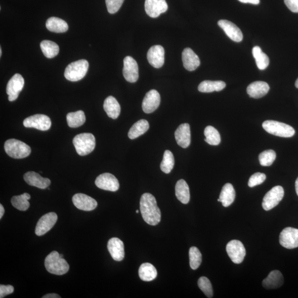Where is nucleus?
Here are the masks:
<instances>
[{
	"mask_svg": "<svg viewBox=\"0 0 298 298\" xmlns=\"http://www.w3.org/2000/svg\"><path fill=\"white\" fill-rule=\"evenodd\" d=\"M140 210L142 217L146 223L157 225L162 217L161 211L155 197L149 193L143 194L140 201Z\"/></svg>",
	"mask_w": 298,
	"mask_h": 298,
	"instance_id": "1",
	"label": "nucleus"
},
{
	"mask_svg": "<svg viewBox=\"0 0 298 298\" xmlns=\"http://www.w3.org/2000/svg\"><path fill=\"white\" fill-rule=\"evenodd\" d=\"M45 267L47 271L55 275H63L69 270V265L66 260L60 257L56 251L51 252L45 259Z\"/></svg>",
	"mask_w": 298,
	"mask_h": 298,
	"instance_id": "2",
	"label": "nucleus"
},
{
	"mask_svg": "<svg viewBox=\"0 0 298 298\" xmlns=\"http://www.w3.org/2000/svg\"><path fill=\"white\" fill-rule=\"evenodd\" d=\"M73 142L76 151L80 156L90 154L96 146V139L94 135L86 132L76 135Z\"/></svg>",
	"mask_w": 298,
	"mask_h": 298,
	"instance_id": "3",
	"label": "nucleus"
},
{
	"mask_svg": "<svg viewBox=\"0 0 298 298\" xmlns=\"http://www.w3.org/2000/svg\"><path fill=\"white\" fill-rule=\"evenodd\" d=\"M4 148L9 157L13 159L25 158L31 153L29 145L15 139L7 140L4 143Z\"/></svg>",
	"mask_w": 298,
	"mask_h": 298,
	"instance_id": "4",
	"label": "nucleus"
},
{
	"mask_svg": "<svg viewBox=\"0 0 298 298\" xmlns=\"http://www.w3.org/2000/svg\"><path fill=\"white\" fill-rule=\"evenodd\" d=\"M88 66V62L86 60L74 61L69 64L65 69V78L70 82H78L86 75Z\"/></svg>",
	"mask_w": 298,
	"mask_h": 298,
	"instance_id": "5",
	"label": "nucleus"
},
{
	"mask_svg": "<svg viewBox=\"0 0 298 298\" xmlns=\"http://www.w3.org/2000/svg\"><path fill=\"white\" fill-rule=\"evenodd\" d=\"M262 127L269 134L283 138H291L296 132L292 127L275 121H264Z\"/></svg>",
	"mask_w": 298,
	"mask_h": 298,
	"instance_id": "6",
	"label": "nucleus"
},
{
	"mask_svg": "<svg viewBox=\"0 0 298 298\" xmlns=\"http://www.w3.org/2000/svg\"><path fill=\"white\" fill-rule=\"evenodd\" d=\"M285 191L282 186L274 187L268 192L263 199L262 207L266 211H270L276 207L282 200Z\"/></svg>",
	"mask_w": 298,
	"mask_h": 298,
	"instance_id": "7",
	"label": "nucleus"
},
{
	"mask_svg": "<svg viewBox=\"0 0 298 298\" xmlns=\"http://www.w3.org/2000/svg\"><path fill=\"white\" fill-rule=\"evenodd\" d=\"M226 252L231 261L235 264L243 262L246 256V250L240 241L231 240L226 245Z\"/></svg>",
	"mask_w": 298,
	"mask_h": 298,
	"instance_id": "8",
	"label": "nucleus"
},
{
	"mask_svg": "<svg viewBox=\"0 0 298 298\" xmlns=\"http://www.w3.org/2000/svg\"><path fill=\"white\" fill-rule=\"evenodd\" d=\"M23 125L26 128H33L42 131L50 128L51 122L50 118L44 115H35L26 118Z\"/></svg>",
	"mask_w": 298,
	"mask_h": 298,
	"instance_id": "9",
	"label": "nucleus"
},
{
	"mask_svg": "<svg viewBox=\"0 0 298 298\" xmlns=\"http://www.w3.org/2000/svg\"><path fill=\"white\" fill-rule=\"evenodd\" d=\"M25 85V80L22 76L16 74L9 80L6 87V92L8 95V100L12 102L18 98Z\"/></svg>",
	"mask_w": 298,
	"mask_h": 298,
	"instance_id": "10",
	"label": "nucleus"
},
{
	"mask_svg": "<svg viewBox=\"0 0 298 298\" xmlns=\"http://www.w3.org/2000/svg\"><path fill=\"white\" fill-rule=\"evenodd\" d=\"M58 220V215L54 212H50L43 215L38 221L35 233L37 236H42L53 228Z\"/></svg>",
	"mask_w": 298,
	"mask_h": 298,
	"instance_id": "11",
	"label": "nucleus"
},
{
	"mask_svg": "<svg viewBox=\"0 0 298 298\" xmlns=\"http://www.w3.org/2000/svg\"><path fill=\"white\" fill-rule=\"evenodd\" d=\"M96 186L101 190L116 192L120 188V183L117 178L111 173H104L96 178Z\"/></svg>",
	"mask_w": 298,
	"mask_h": 298,
	"instance_id": "12",
	"label": "nucleus"
},
{
	"mask_svg": "<svg viewBox=\"0 0 298 298\" xmlns=\"http://www.w3.org/2000/svg\"><path fill=\"white\" fill-rule=\"evenodd\" d=\"M280 243L283 247L293 249L298 247V229L288 227L280 235Z\"/></svg>",
	"mask_w": 298,
	"mask_h": 298,
	"instance_id": "13",
	"label": "nucleus"
},
{
	"mask_svg": "<svg viewBox=\"0 0 298 298\" xmlns=\"http://www.w3.org/2000/svg\"><path fill=\"white\" fill-rule=\"evenodd\" d=\"M123 74L128 82L134 83L139 79V68L136 61L130 56H126L124 61Z\"/></svg>",
	"mask_w": 298,
	"mask_h": 298,
	"instance_id": "14",
	"label": "nucleus"
},
{
	"mask_svg": "<svg viewBox=\"0 0 298 298\" xmlns=\"http://www.w3.org/2000/svg\"><path fill=\"white\" fill-rule=\"evenodd\" d=\"M145 9L149 16L157 18L167 11L168 5L166 0H145Z\"/></svg>",
	"mask_w": 298,
	"mask_h": 298,
	"instance_id": "15",
	"label": "nucleus"
},
{
	"mask_svg": "<svg viewBox=\"0 0 298 298\" xmlns=\"http://www.w3.org/2000/svg\"><path fill=\"white\" fill-rule=\"evenodd\" d=\"M74 206L84 211H91L97 207V202L91 197L83 193H77L72 199Z\"/></svg>",
	"mask_w": 298,
	"mask_h": 298,
	"instance_id": "16",
	"label": "nucleus"
},
{
	"mask_svg": "<svg viewBox=\"0 0 298 298\" xmlns=\"http://www.w3.org/2000/svg\"><path fill=\"white\" fill-rule=\"evenodd\" d=\"M161 101L159 93L155 89H151L146 93L144 98L142 108L145 113H153L159 107Z\"/></svg>",
	"mask_w": 298,
	"mask_h": 298,
	"instance_id": "17",
	"label": "nucleus"
},
{
	"mask_svg": "<svg viewBox=\"0 0 298 298\" xmlns=\"http://www.w3.org/2000/svg\"><path fill=\"white\" fill-rule=\"evenodd\" d=\"M149 63L154 68H162L165 62V50L162 46H151L147 54Z\"/></svg>",
	"mask_w": 298,
	"mask_h": 298,
	"instance_id": "18",
	"label": "nucleus"
},
{
	"mask_svg": "<svg viewBox=\"0 0 298 298\" xmlns=\"http://www.w3.org/2000/svg\"><path fill=\"white\" fill-rule=\"evenodd\" d=\"M217 24L232 41L235 42H240L243 41V33L234 23L228 20H221L217 22Z\"/></svg>",
	"mask_w": 298,
	"mask_h": 298,
	"instance_id": "19",
	"label": "nucleus"
},
{
	"mask_svg": "<svg viewBox=\"0 0 298 298\" xmlns=\"http://www.w3.org/2000/svg\"><path fill=\"white\" fill-rule=\"evenodd\" d=\"M107 248L112 257L116 261H121L125 256L124 242L117 238H111L108 241Z\"/></svg>",
	"mask_w": 298,
	"mask_h": 298,
	"instance_id": "20",
	"label": "nucleus"
},
{
	"mask_svg": "<svg viewBox=\"0 0 298 298\" xmlns=\"http://www.w3.org/2000/svg\"><path fill=\"white\" fill-rule=\"evenodd\" d=\"M174 136L179 146L184 149L188 148L191 144L190 125L184 124L179 126L174 132Z\"/></svg>",
	"mask_w": 298,
	"mask_h": 298,
	"instance_id": "21",
	"label": "nucleus"
},
{
	"mask_svg": "<svg viewBox=\"0 0 298 298\" xmlns=\"http://www.w3.org/2000/svg\"><path fill=\"white\" fill-rule=\"evenodd\" d=\"M182 61L184 68L190 72L196 70L201 61L198 55L191 48L184 49L182 52Z\"/></svg>",
	"mask_w": 298,
	"mask_h": 298,
	"instance_id": "22",
	"label": "nucleus"
},
{
	"mask_svg": "<svg viewBox=\"0 0 298 298\" xmlns=\"http://www.w3.org/2000/svg\"><path fill=\"white\" fill-rule=\"evenodd\" d=\"M23 178L29 185L43 189V190L48 188L51 183L49 178L42 177L40 174L34 171L26 172L24 174Z\"/></svg>",
	"mask_w": 298,
	"mask_h": 298,
	"instance_id": "23",
	"label": "nucleus"
},
{
	"mask_svg": "<svg viewBox=\"0 0 298 298\" xmlns=\"http://www.w3.org/2000/svg\"><path fill=\"white\" fill-rule=\"evenodd\" d=\"M269 88L266 82H255L249 85L247 92L250 97L258 99L266 95Z\"/></svg>",
	"mask_w": 298,
	"mask_h": 298,
	"instance_id": "24",
	"label": "nucleus"
},
{
	"mask_svg": "<svg viewBox=\"0 0 298 298\" xmlns=\"http://www.w3.org/2000/svg\"><path fill=\"white\" fill-rule=\"evenodd\" d=\"M284 283V278L282 273L274 270L268 274L262 282V286L267 290L277 289L281 287Z\"/></svg>",
	"mask_w": 298,
	"mask_h": 298,
	"instance_id": "25",
	"label": "nucleus"
},
{
	"mask_svg": "<svg viewBox=\"0 0 298 298\" xmlns=\"http://www.w3.org/2000/svg\"><path fill=\"white\" fill-rule=\"evenodd\" d=\"M103 108L107 116L112 119H117L120 115L121 106L114 97H108L104 102Z\"/></svg>",
	"mask_w": 298,
	"mask_h": 298,
	"instance_id": "26",
	"label": "nucleus"
},
{
	"mask_svg": "<svg viewBox=\"0 0 298 298\" xmlns=\"http://www.w3.org/2000/svg\"><path fill=\"white\" fill-rule=\"evenodd\" d=\"M175 192L178 200L186 205L190 200V188L184 179H179L175 187Z\"/></svg>",
	"mask_w": 298,
	"mask_h": 298,
	"instance_id": "27",
	"label": "nucleus"
},
{
	"mask_svg": "<svg viewBox=\"0 0 298 298\" xmlns=\"http://www.w3.org/2000/svg\"><path fill=\"white\" fill-rule=\"evenodd\" d=\"M236 196L234 187L231 183H226L222 188L219 200L224 207H228L233 203Z\"/></svg>",
	"mask_w": 298,
	"mask_h": 298,
	"instance_id": "28",
	"label": "nucleus"
},
{
	"mask_svg": "<svg viewBox=\"0 0 298 298\" xmlns=\"http://www.w3.org/2000/svg\"><path fill=\"white\" fill-rule=\"evenodd\" d=\"M46 27L49 31L54 33H64L69 29L68 23L62 19L52 17L46 22Z\"/></svg>",
	"mask_w": 298,
	"mask_h": 298,
	"instance_id": "29",
	"label": "nucleus"
},
{
	"mask_svg": "<svg viewBox=\"0 0 298 298\" xmlns=\"http://www.w3.org/2000/svg\"><path fill=\"white\" fill-rule=\"evenodd\" d=\"M139 276L142 281L150 282L157 278L158 272L152 264L144 263L139 267Z\"/></svg>",
	"mask_w": 298,
	"mask_h": 298,
	"instance_id": "30",
	"label": "nucleus"
},
{
	"mask_svg": "<svg viewBox=\"0 0 298 298\" xmlns=\"http://www.w3.org/2000/svg\"><path fill=\"white\" fill-rule=\"evenodd\" d=\"M226 87V84L222 81H206L202 82L199 85L198 91L203 93H210L214 91L219 92Z\"/></svg>",
	"mask_w": 298,
	"mask_h": 298,
	"instance_id": "31",
	"label": "nucleus"
},
{
	"mask_svg": "<svg viewBox=\"0 0 298 298\" xmlns=\"http://www.w3.org/2000/svg\"><path fill=\"white\" fill-rule=\"evenodd\" d=\"M149 129V122L145 120L136 122L131 127L128 132V137L130 139H134L145 133Z\"/></svg>",
	"mask_w": 298,
	"mask_h": 298,
	"instance_id": "32",
	"label": "nucleus"
},
{
	"mask_svg": "<svg viewBox=\"0 0 298 298\" xmlns=\"http://www.w3.org/2000/svg\"><path fill=\"white\" fill-rule=\"evenodd\" d=\"M41 48L43 53L47 58H53L59 54L58 45L50 41H42L41 43Z\"/></svg>",
	"mask_w": 298,
	"mask_h": 298,
	"instance_id": "33",
	"label": "nucleus"
},
{
	"mask_svg": "<svg viewBox=\"0 0 298 298\" xmlns=\"http://www.w3.org/2000/svg\"><path fill=\"white\" fill-rule=\"evenodd\" d=\"M31 196L27 193L22 194L20 196H13L11 198L12 206L19 211H26L30 206L29 201Z\"/></svg>",
	"mask_w": 298,
	"mask_h": 298,
	"instance_id": "34",
	"label": "nucleus"
},
{
	"mask_svg": "<svg viewBox=\"0 0 298 298\" xmlns=\"http://www.w3.org/2000/svg\"><path fill=\"white\" fill-rule=\"evenodd\" d=\"M253 55L258 68L259 70H264L267 68L269 63L268 56L263 53L262 49L258 46H254L253 49Z\"/></svg>",
	"mask_w": 298,
	"mask_h": 298,
	"instance_id": "35",
	"label": "nucleus"
},
{
	"mask_svg": "<svg viewBox=\"0 0 298 298\" xmlns=\"http://www.w3.org/2000/svg\"><path fill=\"white\" fill-rule=\"evenodd\" d=\"M68 125L71 128H78L83 126L86 121V117L83 111L68 113L66 116Z\"/></svg>",
	"mask_w": 298,
	"mask_h": 298,
	"instance_id": "36",
	"label": "nucleus"
},
{
	"mask_svg": "<svg viewBox=\"0 0 298 298\" xmlns=\"http://www.w3.org/2000/svg\"><path fill=\"white\" fill-rule=\"evenodd\" d=\"M205 141L211 145H218L221 142L220 135L218 131L212 126H207L204 131Z\"/></svg>",
	"mask_w": 298,
	"mask_h": 298,
	"instance_id": "37",
	"label": "nucleus"
},
{
	"mask_svg": "<svg viewBox=\"0 0 298 298\" xmlns=\"http://www.w3.org/2000/svg\"><path fill=\"white\" fill-rule=\"evenodd\" d=\"M174 165L173 155L170 150L165 151L163 160L160 165V169L165 173L171 172Z\"/></svg>",
	"mask_w": 298,
	"mask_h": 298,
	"instance_id": "38",
	"label": "nucleus"
},
{
	"mask_svg": "<svg viewBox=\"0 0 298 298\" xmlns=\"http://www.w3.org/2000/svg\"><path fill=\"white\" fill-rule=\"evenodd\" d=\"M189 256H190V267L193 270H196L200 266L202 261V256L200 251L196 247H191L189 251Z\"/></svg>",
	"mask_w": 298,
	"mask_h": 298,
	"instance_id": "39",
	"label": "nucleus"
},
{
	"mask_svg": "<svg viewBox=\"0 0 298 298\" xmlns=\"http://www.w3.org/2000/svg\"><path fill=\"white\" fill-rule=\"evenodd\" d=\"M259 162L262 167L271 166L276 158V153L273 150H267L263 151L259 155Z\"/></svg>",
	"mask_w": 298,
	"mask_h": 298,
	"instance_id": "40",
	"label": "nucleus"
},
{
	"mask_svg": "<svg viewBox=\"0 0 298 298\" xmlns=\"http://www.w3.org/2000/svg\"><path fill=\"white\" fill-rule=\"evenodd\" d=\"M198 285L207 298H211L213 296V291L209 279L206 277H201L198 280Z\"/></svg>",
	"mask_w": 298,
	"mask_h": 298,
	"instance_id": "41",
	"label": "nucleus"
},
{
	"mask_svg": "<svg viewBox=\"0 0 298 298\" xmlns=\"http://www.w3.org/2000/svg\"><path fill=\"white\" fill-rule=\"evenodd\" d=\"M266 174L263 173H255L250 177L248 182L250 187H254L261 184L266 180Z\"/></svg>",
	"mask_w": 298,
	"mask_h": 298,
	"instance_id": "42",
	"label": "nucleus"
},
{
	"mask_svg": "<svg viewBox=\"0 0 298 298\" xmlns=\"http://www.w3.org/2000/svg\"><path fill=\"white\" fill-rule=\"evenodd\" d=\"M125 0H106L107 10L109 13L114 14L119 11Z\"/></svg>",
	"mask_w": 298,
	"mask_h": 298,
	"instance_id": "43",
	"label": "nucleus"
},
{
	"mask_svg": "<svg viewBox=\"0 0 298 298\" xmlns=\"http://www.w3.org/2000/svg\"><path fill=\"white\" fill-rule=\"evenodd\" d=\"M14 291V287L11 285H0V298L12 294Z\"/></svg>",
	"mask_w": 298,
	"mask_h": 298,
	"instance_id": "44",
	"label": "nucleus"
},
{
	"mask_svg": "<svg viewBox=\"0 0 298 298\" xmlns=\"http://www.w3.org/2000/svg\"><path fill=\"white\" fill-rule=\"evenodd\" d=\"M287 7L295 13H298V0H285Z\"/></svg>",
	"mask_w": 298,
	"mask_h": 298,
	"instance_id": "45",
	"label": "nucleus"
},
{
	"mask_svg": "<svg viewBox=\"0 0 298 298\" xmlns=\"http://www.w3.org/2000/svg\"><path fill=\"white\" fill-rule=\"evenodd\" d=\"M241 2L245 3H252L253 4H258L260 2L259 0H239Z\"/></svg>",
	"mask_w": 298,
	"mask_h": 298,
	"instance_id": "46",
	"label": "nucleus"
},
{
	"mask_svg": "<svg viewBox=\"0 0 298 298\" xmlns=\"http://www.w3.org/2000/svg\"><path fill=\"white\" fill-rule=\"evenodd\" d=\"M43 298H60L61 297L55 293H51V294L46 295L42 297Z\"/></svg>",
	"mask_w": 298,
	"mask_h": 298,
	"instance_id": "47",
	"label": "nucleus"
},
{
	"mask_svg": "<svg viewBox=\"0 0 298 298\" xmlns=\"http://www.w3.org/2000/svg\"><path fill=\"white\" fill-rule=\"evenodd\" d=\"M4 213V209L3 206L0 205V219H1Z\"/></svg>",
	"mask_w": 298,
	"mask_h": 298,
	"instance_id": "48",
	"label": "nucleus"
},
{
	"mask_svg": "<svg viewBox=\"0 0 298 298\" xmlns=\"http://www.w3.org/2000/svg\"><path fill=\"white\" fill-rule=\"evenodd\" d=\"M295 186H296V193L298 196V177L297 178V180L296 181Z\"/></svg>",
	"mask_w": 298,
	"mask_h": 298,
	"instance_id": "49",
	"label": "nucleus"
},
{
	"mask_svg": "<svg viewBox=\"0 0 298 298\" xmlns=\"http://www.w3.org/2000/svg\"><path fill=\"white\" fill-rule=\"evenodd\" d=\"M295 86L297 88H298V79L296 80V83H295Z\"/></svg>",
	"mask_w": 298,
	"mask_h": 298,
	"instance_id": "50",
	"label": "nucleus"
},
{
	"mask_svg": "<svg viewBox=\"0 0 298 298\" xmlns=\"http://www.w3.org/2000/svg\"><path fill=\"white\" fill-rule=\"evenodd\" d=\"M2 55V49L1 48H0V56Z\"/></svg>",
	"mask_w": 298,
	"mask_h": 298,
	"instance_id": "51",
	"label": "nucleus"
},
{
	"mask_svg": "<svg viewBox=\"0 0 298 298\" xmlns=\"http://www.w3.org/2000/svg\"><path fill=\"white\" fill-rule=\"evenodd\" d=\"M60 257L61 258H63V255H62V254H60Z\"/></svg>",
	"mask_w": 298,
	"mask_h": 298,
	"instance_id": "52",
	"label": "nucleus"
},
{
	"mask_svg": "<svg viewBox=\"0 0 298 298\" xmlns=\"http://www.w3.org/2000/svg\"><path fill=\"white\" fill-rule=\"evenodd\" d=\"M136 213H139V210H136Z\"/></svg>",
	"mask_w": 298,
	"mask_h": 298,
	"instance_id": "53",
	"label": "nucleus"
},
{
	"mask_svg": "<svg viewBox=\"0 0 298 298\" xmlns=\"http://www.w3.org/2000/svg\"><path fill=\"white\" fill-rule=\"evenodd\" d=\"M217 201L220 202L219 198L218 199V200H217Z\"/></svg>",
	"mask_w": 298,
	"mask_h": 298,
	"instance_id": "54",
	"label": "nucleus"
}]
</instances>
